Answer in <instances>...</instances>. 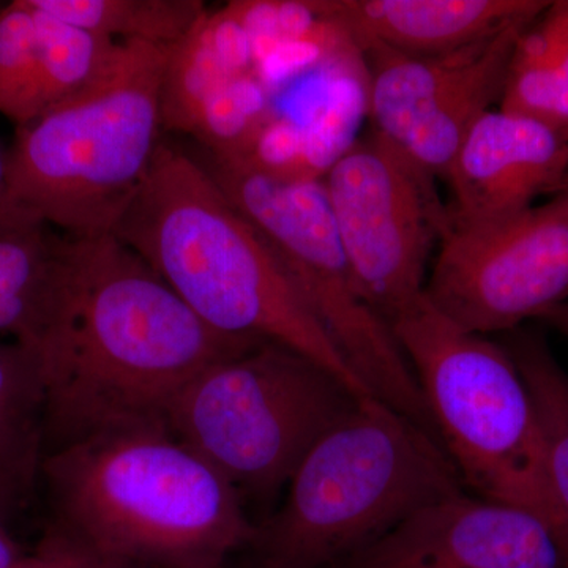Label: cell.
<instances>
[{
    "label": "cell",
    "mask_w": 568,
    "mask_h": 568,
    "mask_svg": "<svg viewBox=\"0 0 568 568\" xmlns=\"http://www.w3.org/2000/svg\"><path fill=\"white\" fill-rule=\"evenodd\" d=\"M261 342L204 323L114 233L59 235L50 316L37 347L47 454L112 429L166 425L194 377Z\"/></svg>",
    "instance_id": "6da1fadb"
},
{
    "label": "cell",
    "mask_w": 568,
    "mask_h": 568,
    "mask_svg": "<svg viewBox=\"0 0 568 568\" xmlns=\"http://www.w3.org/2000/svg\"><path fill=\"white\" fill-rule=\"evenodd\" d=\"M41 484L50 525L114 566L227 568L256 536L237 489L166 425L48 452Z\"/></svg>",
    "instance_id": "7a4b0ae2"
},
{
    "label": "cell",
    "mask_w": 568,
    "mask_h": 568,
    "mask_svg": "<svg viewBox=\"0 0 568 568\" xmlns=\"http://www.w3.org/2000/svg\"><path fill=\"white\" fill-rule=\"evenodd\" d=\"M112 233L215 331L291 347L355 394L373 396L274 250L196 156L160 142L140 192Z\"/></svg>",
    "instance_id": "3957f363"
},
{
    "label": "cell",
    "mask_w": 568,
    "mask_h": 568,
    "mask_svg": "<svg viewBox=\"0 0 568 568\" xmlns=\"http://www.w3.org/2000/svg\"><path fill=\"white\" fill-rule=\"evenodd\" d=\"M171 50L118 41L84 88L17 126L7 179L18 222L71 237L114 231L162 142Z\"/></svg>",
    "instance_id": "277c9868"
},
{
    "label": "cell",
    "mask_w": 568,
    "mask_h": 568,
    "mask_svg": "<svg viewBox=\"0 0 568 568\" xmlns=\"http://www.w3.org/2000/svg\"><path fill=\"white\" fill-rule=\"evenodd\" d=\"M466 493L439 440L375 396L295 469L275 514L256 523L245 568H332L422 508Z\"/></svg>",
    "instance_id": "5b68a950"
},
{
    "label": "cell",
    "mask_w": 568,
    "mask_h": 568,
    "mask_svg": "<svg viewBox=\"0 0 568 568\" xmlns=\"http://www.w3.org/2000/svg\"><path fill=\"white\" fill-rule=\"evenodd\" d=\"M390 327L465 488L544 518L568 552V523L549 488L536 407L507 347L458 327L425 295Z\"/></svg>",
    "instance_id": "8992f818"
},
{
    "label": "cell",
    "mask_w": 568,
    "mask_h": 568,
    "mask_svg": "<svg viewBox=\"0 0 568 568\" xmlns=\"http://www.w3.org/2000/svg\"><path fill=\"white\" fill-rule=\"evenodd\" d=\"M361 396L306 355L261 342L194 377L166 425L244 503H271Z\"/></svg>",
    "instance_id": "52a82bcc"
},
{
    "label": "cell",
    "mask_w": 568,
    "mask_h": 568,
    "mask_svg": "<svg viewBox=\"0 0 568 568\" xmlns=\"http://www.w3.org/2000/svg\"><path fill=\"white\" fill-rule=\"evenodd\" d=\"M200 160L274 250L317 323L369 394L439 440L416 373L394 331L358 290L323 179L280 178L235 153L205 152Z\"/></svg>",
    "instance_id": "ba28073f"
},
{
    "label": "cell",
    "mask_w": 568,
    "mask_h": 568,
    "mask_svg": "<svg viewBox=\"0 0 568 568\" xmlns=\"http://www.w3.org/2000/svg\"><path fill=\"white\" fill-rule=\"evenodd\" d=\"M321 179L358 290L390 325L424 297L429 257L448 227L435 179L375 132Z\"/></svg>",
    "instance_id": "9c48e42d"
},
{
    "label": "cell",
    "mask_w": 568,
    "mask_h": 568,
    "mask_svg": "<svg viewBox=\"0 0 568 568\" xmlns=\"http://www.w3.org/2000/svg\"><path fill=\"white\" fill-rule=\"evenodd\" d=\"M425 297L474 334L517 331L568 302V192L480 223H450Z\"/></svg>",
    "instance_id": "30bf717a"
},
{
    "label": "cell",
    "mask_w": 568,
    "mask_h": 568,
    "mask_svg": "<svg viewBox=\"0 0 568 568\" xmlns=\"http://www.w3.org/2000/svg\"><path fill=\"white\" fill-rule=\"evenodd\" d=\"M567 559L544 518L463 493L422 508L332 568H566Z\"/></svg>",
    "instance_id": "8fae6325"
},
{
    "label": "cell",
    "mask_w": 568,
    "mask_h": 568,
    "mask_svg": "<svg viewBox=\"0 0 568 568\" xmlns=\"http://www.w3.org/2000/svg\"><path fill=\"white\" fill-rule=\"evenodd\" d=\"M450 223H480L568 192V133L551 123L493 108L459 144L444 174Z\"/></svg>",
    "instance_id": "7c38bea8"
},
{
    "label": "cell",
    "mask_w": 568,
    "mask_h": 568,
    "mask_svg": "<svg viewBox=\"0 0 568 568\" xmlns=\"http://www.w3.org/2000/svg\"><path fill=\"white\" fill-rule=\"evenodd\" d=\"M545 0H316L321 20L361 50L446 54L547 9Z\"/></svg>",
    "instance_id": "4fadbf2b"
},
{
    "label": "cell",
    "mask_w": 568,
    "mask_h": 568,
    "mask_svg": "<svg viewBox=\"0 0 568 568\" xmlns=\"http://www.w3.org/2000/svg\"><path fill=\"white\" fill-rule=\"evenodd\" d=\"M47 386L40 354L0 343V518L26 510L41 484Z\"/></svg>",
    "instance_id": "5bb4252c"
},
{
    "label": "cell",
    "mask_w": 568,
    "mask_h": 568,
    "mask_svg": "<svg viewBox=\"0 0 568 568\" xmlns=\"http://www.w3.org/2000/svg\"><path fill=\"white\" fill-rule=\"evenodd\" d=\"M248 32L233 7L207 11L171 50L162 89L164 130L192 134L201 108L227 82L254 73Z\"/></svg>",
    "instance_id": "9a60e30c"
},
{
    "label": "cell",
    "mask_w": 568,
    "mask_h": 568,
    "mask_svg": "<svg viewBox=\"0 0 568 568\" xmlns=\"http://www.w3.org/2000/svg\"><path fill=\"white\" fill-rule=\"evenodd\" d=\"M58 241L50 227L0 233V334L36 351L50 315Z\"/></svg>",
    "instance_id": "2e32d148"
},
{
    "label": "cell",
    "mask_w": 568,
    "mask_h": 568,
    "mask_svg": "<svg viewBox=\"0 0 568 568\" xmlns=\"http://www.w3.org/2000/svg\"><path fill=\"white\" fill-rule=\"evenodd\" d=\"M39 9L112 41L174 47L207 14L201 0H32Z\"/></svg>",
    "instance_id": "e0dca14e"
},
{
    "label": "cell",
    "mask_w": 568,
    "mask_h": 568,
    "mask_svg": "<svg viewBox=\"0 0 568 568\" xmlns=\"http://www.w3.org/2000/svg\"><path fill=\"white\" fill-rule=\"evenodd\" d=\"M529 394L544 440L549 488L568 523V373L534 332H518L504 345Z\"/></svg>",
    "instance_id": "ac0fdd59"
},
{
    "label": "cell",
    "mask_w": 568,
    "mask_h": 568,
    "mask_svg": "<svg viewBox=\"0 0 568 568\" xmlns=\"http://www.w3.org/2000/svg\"><path fill=\"white\" fill-rule=\"evenodd\" d=\"M29 3L33 9L39 37L43 112L84 88L102 69L118 41L59 20L39 9L32 0Z\"/></svg>",
    "instance_id": "d6986e66"
},
{
    "label": "cell",
    "mask_w": 568,
    "mask_h": 568,
    "mask_svg": "<svg viewBox=\"0 0 568 568\" xmlns=\"http://www.w3.org/2000/svg\"><path fill=\"white\" fill-rule=\"evenodd\" d=\"M0 114L17 126L41 114L39 37L29 0L0 9Z\"/></svg>",
    "instance_id": "ffe728a7"
},
{
    "label": "cell",
    "mask_w": 568,
    "mask_h": 568,
    "mask_svg": "<svg viewBox=\"0 0 568 568\" xmlns=\"http://www.w3.org/2000/svg\"><path fill=\"white\" fill-rule=\"evenodd\" d=\"M265 93L256 74L235 78L201 108L192 136L205 151H241L264 125Z\"/></svg>",
    "instance_id": "44dd1931"
},
{
    "label": "cell",
    "mask_w": 568,
    "mask_h": 568,
    "mask_svg": "<svg viewBox=\"0 0 568 568\" xmlns=\"http://www.w3.org/2000/svg\"><path fill=\"white\" fill-rule=\"evenodd\" d=\"M13 568H102V560L69 534L48 525L36 548L24 552Z\"/></svg>",
    "instance_id": "7402d4cb"
},
{
    "label": "cell",
    "mask_w": 568,
    "mask_h": 568,
    "mask_svg": "<svg viewBox=\"0 0 568 568\" xmlns=\"http://www.w3.org/2000/svg\"><path fill=\"white\" fill-rule=\"evenodd\" d=\"M551 123L568 133V37L560 55L558 77H556Z\"/></svg>",
    "instance_id": "603a6c76"
},
{
    "label": "cell",
    "mask_w": 568,
    "mask_h": 568,
    "mask_svg": "<svg viewBox=\"0 0 568 568\" xmlns=\"http://www.w3.org/2000/svg\"><path fill=\"white\" fill-rule=\"evenodd\" d=\"M24 230H33V227L24 226V224L18 222L17 216L11 211L9 179H7V152H3L0 148V233Z\"/></svg>",
    "instance_id": "cb8c5ba5"
},
{
    "label": "cell",
    "mask_w": 568,
    "mask_h": 568,
    "mask_svg": "<svg viewBox=\"0 0 568 568\" xmlns=\"http://www.w3.org/2000/svg\"><path fill=\"white\" fill-rule=\"evenodd\" d=\"M24 552L11 536L7 521L0 518V568H13Z\"/></svg>",
    "instance_id": "d4e9b609"
},
{
    "label": "cell",
    "mask_w": 568,
    "mask_h": 568,
    "mask_svg": "<svg viewBox=\"0 0 568 568\" xmlns=\"http://www.w3.org/2000/svg\"><path fill=\"white\" fill-rule=\"evenodd\" d=\"M541 321L555 327L556 331L560 332L568 339V302L556 308L555 312L549 313Z\"/></svg>",
    "instance_id": "484cf974"
},
{
    "label": "cell",
    "mask_w": 568,
    "mask_h": 568,
    "mask_svg": "<svg viewBox=\"0 0 568 568\" xmlns=\"http://www.w3.org/2000/svg\"><path fill=\"white\" fill-rule=\"evenodd\" d=\"M102 568H132V567H123V566H114V564H106L102 560Z\"/></svg>",
    "instance_id": "4316f807"
},
{
    "label": "cell",
    "mask_w": 568,
    "mask_h": 568,
    "mask_svg": "<svg viewBox=\"0 0 568 568\" xmlns=\"http://www.w3.org/2000/svg\"><path fill=\"white\" fill-rule=\"evenodd\" d=\"M566 568H568V560H567V566H566Z\"/></svg>",
    "instance_id": "83f0119b"
}]
</instances>
